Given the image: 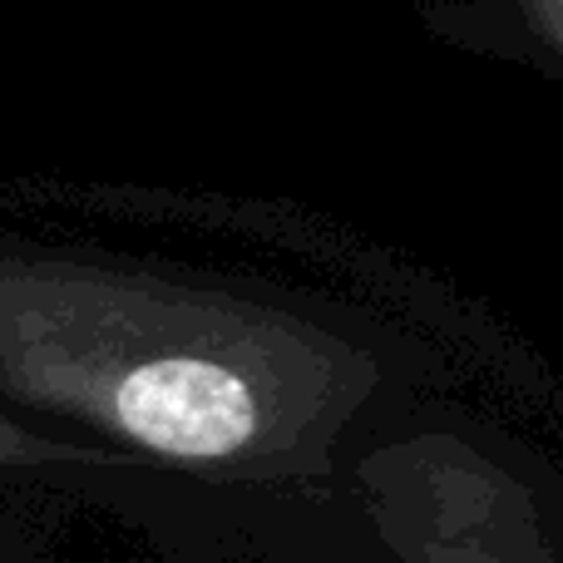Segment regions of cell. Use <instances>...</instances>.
<instances>
[{
    "label": "cell",
    "instance_id": "obj_1",
    "mask_svg": "<svg viewBox=\"0 0 563 563\" xmlns=\"http://www.w3.org/2000/svg\"><path fill=\"white\" fill-rule=\"evenodd\" d=\"M119 420L134 440L184 460H213L247 445L257 430L253 390L213 361H148L119 386Z\"/></svg>",
    "mask_w": 563,
    "mask_h": 563
}]
</instances>
